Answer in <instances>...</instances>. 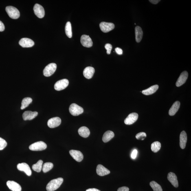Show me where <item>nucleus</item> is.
Instances as JSON below:
<instances>
[{
  "instance_id": "12",
  "label": "nucleus",
  "mask_w": 191,
  "mask_h": 191,
  "mask_svg": "<svg viewBox=\"0 0 191 191\" xmlns=\"http://www.w3.org/2000/svg\"><path fill=\"white\" fill-rule=\"evenodd\" d=\"M139 115L136 113L130 114L124 120L125 124L126 125H130L135 123L138 119Z\"/></svg>"
},
{
  "instance_id": "4",
  "label": "nucleus",
  "mask_w": 191,
  "mask_h": 191,
  "mask_svg": "<svg viewBox=\"0 0 191 191\" xmlns=\"http://www.w3.org/2000/svg\"><path fill=\"white\" fill-rule=\"evenodd\" d=\"M70 113L73 116H78L83 113L84 109L76 104H71L69 108Z\"/></svg>"
},
{
  "instance_id": "18",
  "label": "nucleus",
  "mask_w": 191,
  "mask_h": 191,
  "mask_svg": "<svg viewBox=\"0 0 191 191\" xmlns=\"http://www.w3.org/2000/svg\"><path fill=\"white\" fill-rule=\"evenodd\" d=\"M168 179L169 181L175 188L179 187V182L177 180V176L174 173L170 172L169 173L168 176Z\"/></svg>"
},
{
  "instance_id": "21",
  "label": "nucleus",
  "mask_w": 191,
  "mask_h": 191,
  "mask_svg": "<svg viewBox=\"0 0 191 191\" xmlns=\"http://www.w3.org/2000/svg\"><path fill=\"white\" fill-rule=\"evenodd\" d=\"M187 136L186 132L182 131L180 135V146L182 149H184L186 147Z\"/></svg>"
},
{
  "instance_id": "25",
  "label": "nucleus",
  "mask_w": 191,
  "mask_h": 191,
  "mask_svg": "<svg viewBox=\"0 0 191 191\" xmlns=\"http://www.w3.org/2000/svg\"><path fill=\"white\" fill-rule=\"evenodd\" d=\"M78 133L81 136L84 138H87L90 135V130L87 128L85 126H82L78 130Z\"/></svg>"
},
{
  "instance_id": "8",
  "label": "nucleus",
  "mask_w": 191,
  "mask_h": 191,
  "mask_svg": "<svg viewBox=\"0 0 191 191\" xmlns=\"http://www.w3.org/2000/svg\"><path fill=\"white\" fill-rule=\"evenodd\" d=\"M80 42L84 47H90L93 46V42L89 36L83 35L80 39Z\"/></svg>"
},
{
  "instance_id": "1",
  "label": "nucleus",
  "mask_w": 191,
  "mask_h": 191,
  "mask_svg": "<svg viewBox=\"0 0 191 191\" xmlns=\"http://www.w3.org/2000/svg\"><path fill=\"white\" fill-rule=\"evenodd\" d=\"M63 179L62 178H58L51 181L48 183L46 189L47 191H54L58 189L62 184Z\"/></svg>"
},
{
  "instance_id": "31",
  "label": "nucleus",
  "mask_w": 191,
  "mask_h": 191,
  "mask_svg": "<svg viewBox=\"0 0 191 191\" xmlns=\"http://www.w3.org/2000/svg\"><path fill=\"white\" fill-rule=\"evenodd\" d=\"M150 185L154 191H163L161 185L155 181H152L150 182Z\"/></svg>"
},
{
  "instance_id": "32",
  "label": "nucleus",
  "mask_w": 191,
  "mask_h": 191,
  "mask_svg": "<svg viewBox=\"0 0 191 191\" xmlns=\"http://www.w3.org/2000/svg\"><path fill=\"white\" fill-rule=\"evenodd\" d=\"M53 166L54 165L52 163L49 162L45 163L42 167V170L44 173H46L52 169Z\"/></svg>"
},
{
  "instance_id": "38",
  "label": "nucleus",
  "mask_w": 191,
  "mask_h": 191,
  "mask_svg": "<svg viewBox=\"0 0 191 191\" xmlns=\"http://www.w3.org/2000/svg\"><path fill=\"white\" fill-rule=\"evenodd\" d=\"M129 189L127 187H122L119 188L117 191H129Z\"/></svg>"
},
{
  "instance_id": "23",
  "label": "nucleus",
  "mask_w": 191,
  "mask_h": 191,
  "mask_svg": "<svg viewBox=\"0 0 191 191\" xmlns=\"http://www.w3.org/2000/svg\"><path fill=\"white\" fill-rule=\"evenodd\" d=\"M136 40L137 43H139L142 40L143 32L142 28L140 27L137 26L135 29Z\"/></svg>"
},
{
  "instance_id": "27",
  "label": "nucleus",
  "mask_w": 191,
  "mask_h": 191,
  "mask_svg": "<svg viewBox=\"0 0 191 191\" xmlns=\"http://www.w3.org/2000/svg\"><path fill=\"white\" fill-rule=\"evenodd\" d=\"M32 102V99L30 97L24 98L21 103V109L23 110L27 108Z\"/></svg>"
},
{
  "instance_id": "2",
  "label": "nucleus",
  "mask_w": 191,
  "mask_h": 191,
  "mask_svg": "<svg viewBox=\"0 0 191 191\" xmlns=\"http://www.w3.org/2000/svg\"><path fill=\"white\" fill-rule=\"evenodd\" d=\"M7 13L12 19H17L20 17V13L17 9L12 6H8L5 9Z\"/></svg>"
},
{
  "instance_id": "13",
  "label": "nucleus",
  "mask_w": 191,
  "mask_h": 191,
  "mask_svg": "<svg viewBox=\"0 0 191 191\" xmlns=\"http://www.w3.org/2000/svg\"><path fill=\"white\" fill-rule=\"evenodd\" d=\"M69 153L73 158L78 162H81L83 159V154L79 150H71L69 151Z\"/></svg>"
},
{
  "instance_id": "29",
  "label": "nucleus",
  "mask_w": 191,
  "mask_h": 191,
  "mask_svg": "<svg viewBox=\"0 0 191 191\" xmlns=\"http://www.w3.org/2000/svg\"><path fill=\"white\" fill-rule=\"evenodd\" d=\"M66 34L69 38H71L72 36V29L70 22H68L66 24L65 28Z\"/></svg>"
},
{
  "instance_id": "14",
  "label": "nucleus",
  "mask_w": 191,
  "mask_h": 191,
  "mask_svg": "<svg viewBox=\"0 0 191 191\" xmlns=\"http://www.w3.org/2000/svg\"><path fill=\"white\" fill-rule=\"evenodd\" d=\"M188 74L187 71H185L182 73L176 82V86L177 87H179L184 84L188 79Z\"/></svg>"
},
{
  "instance_id": "30",
  "label": "nucleus",
  "mask_w": 191,
  "mask_h": 191,
  "mask_svg": "<svg viewBox=\"0 0 191 191\" xmlns=\"http://www.w3.org/2000/svg\"><path fill=\"white\" fill-rule=\"evenodd\" d=\"M161 148V144L160 142L156 141L152 143L151 146V150L154 153H157Z\"/></svg>"
},
{
  "instance_id": "5",
  "label": "nucleus",
  "mask_w": 191,
  "mask_h": 191,
  "mask_svg": "<svg viewBox=\"0 0 191 191\" xmlns=\"http://www.w3.org/2000/svg\"><path fill=\"white\" fill-rule=\"evenodd\" d=\"M57 69V65L55 63L49 64L43 70L44 76L49 77L52 76L56 71Z\"/></svg>"
},
{
  "instance_id": "39",
  "label": "nucleus",
  "mask_w": 191,
  "mask_h": 191,
  "mask_svg": "<svg viewBox=\"0 0 191 191\" xmlns=\"http://www.w3.org/2000/svg\"><path fill=\"white\" fill-rule=\"evenodd\" d=\"M5 29L4 24L1 21H0V32H3Z\"/></svg>"
},
{
  "instance_id": "10",
  "label": "nucleus",
  "mask_w": 191,
  "mask_h": 191,
  "mask_svg": "<svg viewBox=\"0 0 191 191\" xmlns=\"http://www.w3.org/2000/svg\"><path fill=\"white\" fill-rule=\"evenodd\" d=\"M18 170L20 171H23L27 176H31L32 174V171L29 165L26 163H19L17 165Z\"/></svg>"
},
{
  "instance_id": "20",
  "label": "nucleus",
  "mask_w": 191,
  "mask_h": 191,
  "mask_svg": "<svg viewBox=\"0 0 191 191\" xmlns=\"http://www.w3.org/2000/svg\"><path fill=\"white\" fill-rule=\"evenodd\" d=\"M95 72L94 68L92 67H86L83 71V75L86 79H90L93 77Z\"/></svg>"
},
{
  "instance_id": "36",
  "label": "nucleus",
  "mask_w": 191,
  "mask_h": 191,
  "mask_svg": "<svg viewBox=\"0 0 191 191\" xmlns=\"http://www.w3.org/2000/svg\"><path fill=\"white\" fill-rule=\"evenodd\" d=\"M137 150L136 149H134L132 152L131 154V157L133 159H135L137 155Z\"/></svg>"
},
{
  "instance_id": "35",
  "label": "nucleus",
  "mask_w": 191,
  "mask_h": 191,
  "mask_svg": "<svg viewBox=\"0 0 191 191\" xmlns=\"http://www.w3.org/2000/svg\"><path fill=\"white\" fill-rule=\"evenodd\" d=\"M105 48L106 50V53L107 54L109 55L111 54L112 46L111 44H106L105 45Z\"/></svg>"
},
{
  "instance_id": "9",
  "label": "nucleus",
  "mask_w": 191,
  "mask_h": 191,
  "mask_svg": "<svg viewBox=\"0 0 191 191\" xmlns=\"http://www.w3.org/2000/svg\"><path fill=\"white\" fill-rule=\"evenodd\" d=\"M34 10L35 14L38 18L42 19L45 15V11L43 7L38 4L34 5Z\"/></svg>"
},
{
  "instance_id": "15",
  "label": "nucleus",
  "mask_w": 191,
  "mask_h": 191,
  "mask_svg": "<svg viewBox=\"0 0 191 191\" xmlns=\"http://www.w3.org/2000/svg\"><path fill=\"white\" fill-rule=\"evenodd\" d=\"M19 44L23 47H32L34 45V41L28 38H22L20 40Z\"/></svg>"
},
{
  "instance_id": "6",
  "label": "nucleus",
  "mask_w": 191,
  "mask_h": 191,
  "mask_svg": "<svg viewBox=\"0 0 191 191\" xmlns=\"http://www.w3.org/2000/svg\"><path fill=\"white\" fill-rule=\"evenodd\" d=\"M69 84V81L67 79H63L58 81L55 84L54 88L57 91H61L65 89Z\"/></svg>"
},
{
  "instance_id": "26",
  "label": "nucleus",
  "mask_w": 191,
  "mask_h": 191,
  "mask_svg": "<svg viewBox=\"0 0 191 191\" xmlns=\"http://www.w3.org/2000/svg\"><path fill=\"white\" fill-rule=\"evenodd\" d=\"M114 136V134L113 131H108L104 134L102 140L104 142H107L112 139Z\"/></svg>"
},
{
  "instance_id": "3",
  "label": "nucleus",
  "mask_w": 191,
  "mask_h": 191,
  "mask_svg": "<svg viewBox=\"0 0 191 191\" xmlns=\"http://www.w3.org/2000/svg\"><path fill=\"white\" fill-rule=\"evenodd\" d=\"M47 148V145L43 141H39L29 146V149L32 151H41L45 150Z\"/></svg>"
},
{
  "instance_id": "34",
  "label": "nucleus",
  "mask_w": 191,
  "mask_h": 191,
  "mask_svg": "<svg viewBox=\"0 0 191 191\" xmlns=\"http://www.w3.org/2000/svg\"><path fill=\"white\" fill-rule=\"evenodd\" d=\"M7 143L4 139L0 137V150H2L6 147Z\"/></svg>"
},
{
  "instance_id": "41",
  "label": "nucleus",
  "mask_w": 191,
  "mask_h": 191,
  "mask_svg": "<svg viewBox=\"0 0 191 191\" xmlns=\"http://www.w3.org/2000/svg\"><path fill=\"white\" fill-rule=\"evenodd\" d=\"M86 191H101L98 190H97V189L95 188H90L88 189V190H86Z\"/></svg>"
},
{
  "instance_id": "19",
  "label": "nucleus",
  "mask_w": 191,
  "mask_h": 191,
  "mask_svg": "<svg viewBox=\"0 0 191 191\" xmlns=\"http://www.w3.org/2000/svg\"><path fill=\"white\" fill-rule=\"evenodd\" d=\"M96 172L99 176H103L107 175L110 173V171L102 165L99 164L97 166Z\"/></svg>"
},
{
  "instance_id": "33",
  "label": "nucleus",
  "mask_w": 191,
  "mask_h": 191,
  "mask_svg": "<svg viewBox=\"0 0 191 191\" xmlns=\"http://www.w3.org/2000/svg\"><path fill=\"white\" fill-rule=\"evenodd\" d=\"M146 137V134L144 132H141V133L137 134L136 136V139L140 140H144Z\"/></svg>"
},
{
  "instance_id": "37",
  "label": "nucleus",
  "mask_w": 191,
  "mask_h": 191,
  "mask_svg": "<svg viewBox=\"0 0 191 191\" xmlns=\"http://www.w3.org/2000/svg\"><path fill=\"white\" fill-rule=\"evenodd\" d=\"M116 52L117 54L122 55L123 53V51L122 49L119 47L116 48L115 49Z\"/></svg>"
},
{
  "instance_id": "22",
  "label": "nucleus",
  "mask_w": 191,
  "mask_h": 191,
  "mask_svg": "<svg viewBox=\"0 0 191 191\" xmlns=\"http://www.w3.org/2000/svg\"><path fill=\"white\" fill-rule=\"evenodd\" d=\"M180 106V103L179 101H177L174 102L169 111V114L170 116H174L179 111Z\"/></svg>"
},
{
  "instance_id": "24",
  "label": "nucleus",
  "mask_w": 191,
  "mask_h": 191,
  "mask_svg": "<svg viewBox=\"0 0 191 191\" xmlns=\"http://www.w3.org/2000/svg\"><path fill=\"white\" fill-rule=\"evenodd\" d=\"M159 86L157 85H154L151 86L147 89L143 90L142 92L143 94L146 95L153 94L157 91L159 89Z\"/></svg>"
},
{
  "instance_id": "17",
  "label": "nucleus",
  "mask_w": 191,
  "mask_h": 191,
  "mask_svg": "<svg viewBox=\"0 0 191 191\" xmlns=\"http://www.w3.org/2000/svg\"><path fill=\"white\" fill-rule=\"evenodd\" d=\"M7 185L9 188L12 191H21L22 190L21 186L15 182L9 181L7 182Z\"/></svg>"
},
{
  "instance_id": "7",
  "label": "nucleus",
  "mask_w": 191,
  "mask_h": 191,
  "mask_svg": "<svg viewBox=\"0 0 191 191\" xmlns=\"http://www.w3.org/2000/svg\"><path fill=\"white\" fill-rule=\"evenodd\" d=\"M100 27L103 32L107 33L113 30L115 28V25L113 23L102 22L100 23Z\"/></svg>"
},
{
  "instance_id": "11",
  "label": "nucleus",
  "mask_w": 191,
  "mask_h": 191,
  "mask_svg": "<svg viewBox=\"0 0 191 191\" xmlns=\"http://www.w3.org/2000/svg\"><path fill=\"white\" fill-rule=\"evenodd\" d=\"M61 120L60 117H52L48 121L47 125L50 128H54L57 127L61 124Z\"/></svg>"
},
{
  "instance_id": "40",
  "label": "nucleus",
  "mask_w": 191,
  "mask_h": 191,
  "mask_svg": "<svg viewBox=\"0 0 191 191\" xmlns=\"http://www.w3.org/2000/svg\"><path fill=\"white\" fill-rule=\"evenodd\" d=\"M149 1L150 3L153 4H156L159 2L160 1V0H159H159H150V1Z\"/></svg>"
},
{
  "instance_id": "16",
  "label": "nucleus",
  "mask_w": 191,
  "mask_h": 191,
  "mask_svg": "<svg viewBox=\"0 0 191 191\" xmlns=\"http://www.w3.org/2000/svg\"><path fill=\"white\" fill-rule=\"evenodd\" d=\"M38 115L37 112L27 111L23 113V117L24 120H31L35 118Z\"/></svg>"
},
{
  "instance_id": "28",
  "label": "nucleus",
  "mask_w": 191,
  "mask_h": 191,
  "mask_svg": "<svg viewBox=\"0 0 191 191\" xmlns=\"http://www.w3.org/2000/svg\"><path fill=\"white\" fill-rule=\"evenodd\" d=\"M43 161L42 160H39L37 163L33 165V170L37 172H41L43 167Z\"/></svg>"
}]
</instances>
